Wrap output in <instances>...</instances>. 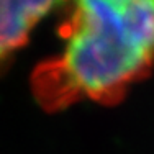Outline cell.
Here are the masks:
<instances>
[{
  "mask_svg": "<svg viewBox=\"0 0 154 154\" xmlns=\"http://www.w3.org/2000/svg\"><path fill=\"white\" fill-rule=\"evenodd\" d=\"M59 56L35 69L33 94L49 112L89 98L113 103L154 69V0L72 5Z\"/></svg>",
  "mask_w": 154,
  "mask_h": 154,
  "instance_id": "obj_1",
  "label": "cell"
},
{
  "mask_svg": "<svg viewBox=\"0 0 154 154\" xmlns=\"http://www.w3.org/2000/svg\"><path fill=\"white\" fill-rule=\"evenodd\" d=\"M53 7V2L0 0V69L28 41L35 25Z\"/></svg>",
  "mask_w": 154,
  "mask_h": 154,
  "instance_id": "obj_2",
  "label": "cell"
}]
</instances>
